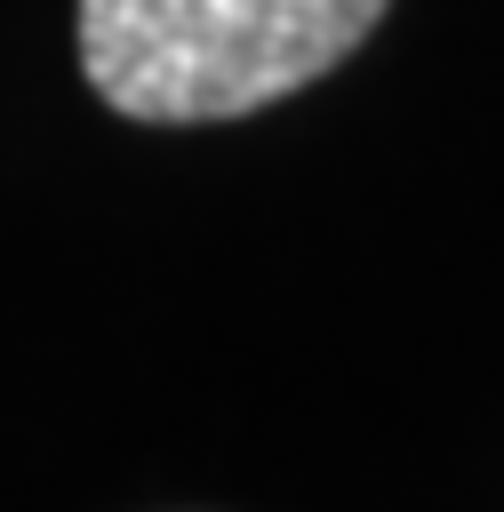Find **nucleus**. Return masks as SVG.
<instances>
[{
    "instance_id": "obj_1",
    "label": "nucleus",
    "mask_w": 504,
    "mask_h": 512,
    "mask_svg": "<svg viewBox=\"0 0 504 512\" xmlns=\"http://www.w3.org/2000/svg\"><path fill=\"white\" fill-rule=\"evenodd\" d=\"M392 0H80L88 88L152 128L264 112L336 72Z\"/></svg>"
}]
</instances>
